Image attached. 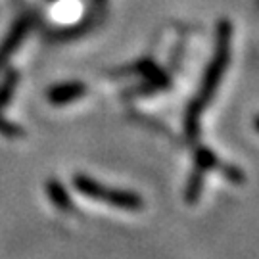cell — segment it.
I'll return each instance as SVG.
<instances>
[{"label":"cell","instance_id":"cell-1","mask_svg":"<svg viewBox=\"0 0 259 259\" xmlns=\"http://www.w3.org/2000/svg\"><path fill=\"white\" fill-rule=\"evenodd\" d=\"M231 40H232V25L229 19H221L219 25H217V45H215V54L213 60L207 64L202 77V84H200V93L194 100L190 102L188 110H186L185 117V129L188 139L194 140L200 137V115L205 110V106L209 104L215 93H217V87L221 84V79L229 62H231Z\"/></svg>","mask_w":259,"mask_h":259},{"label":"cell","instance_id":"cell-2","mask_svg":"<svg viewBox=\"0 0 259 259\" xmlns=\"http://www.w3.org/2000/svg\"><path fill=\"white\" fill-rule=\"evenodd\" d=\"M77 188L83 194L91 196L94 200H102L106 204L115 205V207H123V209H140L144 205L142 196L131 190H115V188H106V186L94 183L93 179L87 177H77Z\"/></svg>","mask_w":259,"mask_h":259},{"label":"cell","instance_id":"cell-3","mask_svg":"<svg viewBox=\"0 0 259 259\" xmlns=\"http://www.w3.org/2000/svg\"><path fill=\"white\" fill-rule=\"evenodd\" d=\"M253 129L259 133V115H255V119H253Z\"/></svg>","mask_w":259,"mask_h":259}]
</instances>
